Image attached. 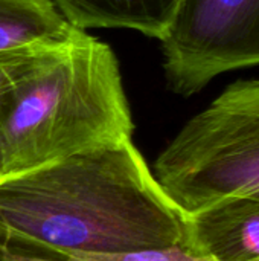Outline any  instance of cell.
<instances>
[{
    "label": "cell",
    "mask_w": 259,
    "mask_h": 261,
    "mask_svg": "<svg viewBox=\"0 0 259 261\" xmlns=\"http://www.w3.org/2000/svg\"><path fill=\"white\" fill-rule=\"evenodd\" d=\"M153 174L186 216L227 197L259 200V78L234 81L191 118Z\"/></svg>",
    "instance_id": "3957f363"
},
{
    "label": "cell",
    "mask_w": 259,
    "mask_h": 261,
    "mask_svg": "<svg viewBox=\"0 0 259 261\" xmlns=\"http://www.w3.org/2000/svg\"><path fill=\"white\" fill-rule=\"evenodd\" d=\"M189 245L215 261H259V200L227 197L188 216Z\"/></svg>",
    "instance_id": "5b68a950"
},
{
    "label": "cell",
    "mask_w": 259,
    "mask_h": 261,
    "mask_svg": "<svg viewBox=\"0 0 259 261\" xmlns=\"http://www.w3.org/2000/svg\"><path fill=\"white\" fill-rule=\"evenodd\" d=\"M26 261H215L197 252L189 245H174L166 248L139 249L113 254H40Z\"/></svg>",
    "instance_id": "ba28073f"
},
{
    "label": "cell",
    "mask_w": 259,
    "mask_h": 261,
    "mask_svg": "<svg viewBox=\"0 0 259 261\" xmlns=\"http://www.w3.org/2000/svg\"><path fill=\"white\" fill-rule=\"evenodd\" d=\"M0 261H26V260H17V258H11V257L5 255L3 252H0Z\"/></svg>",
    "instance_id": "30bf717a"
},
{
    "label": "cell",
    "mask_w": 259,
    "mask_h": 261,
    "mask_svg": "<svg viewBox=\"0 0 259 261\" xmlns=\"http://www.w3.org/2000/svg\"><path fill=\"white\" fill-rule=\"evenodd\" d=\"M133 130L116 54L76 29L6 96L0 116L3 179L131 139Z\"/></svg>",
    "instance_id": "7a4b0ae2"
},
{
    "label": "cell",
    "mask_w": 259,
    "mask_h": 261,
    "mask_svg": "<svg viewBox=\"0 0 259 261\" xmlns=\"http://www.w3.org/2000/svg\"><path fill=\"white\" fill-rule=\"evenodd\" d=\"M174 245H189L188 216L131 139L0 180V252L12 258Z\"/></svg>",
    "instance_id": "6da1fadb"
},
{
    "label": "cell",
    "mask_w": 259,
    "mask_h": 261,
    "mask_svg": "<svg viewBox=\"0 0 259 261\" xmlns=\"http://www.w3.org/2000/svg\"><path fill=\"white\" fill-rule=\"evenodd\" d=\"M76 29H133L162 40L180 0H52Z\"/></svg>",
    "instance_id": "8992f818"
},
{
    "label": "cell",
    "mask_w": 259,
    "mask_h": 261,
    "mask_svg": "<svg viewBox=\"0 0 259 261\" xmlns=\"http://www.w3.org/2000/svg\"><path fill=\"white\" fill-rule=\"evenodd\" d=\"M75 31L52 0H0V54L60 44Z\"/></svg>",
    "instance_id": "52a82bcc"
},
{
    "label": "cell",
    "mask_w": 259,
    "mask_h": 261,
    "mask_svg": "<svg viewBox=\"0 0 259 261\" xmlns=\"http://www.w3.org/2000/svg\"><path fill=\"white\" fill-rule=\"evenodd\" d=\"M160 43L168 87L198 93L221 73L259 66V0H180Z\"/></svg>",
    "instance_id": "277c9868"
},
{
    "label": "cell",
    "mask_w": 259,
    "mask_h": 261,
    "mask_svg": "<svg viewBox=\"0 0 259 261\" xmlns=\"http://www.w3.org/2000/svg\"><path fill=\"white\" fill-rule=\"evenodd\" d=\"M55 46L58 44L37 46V47H27L21 50L0 54V116H2V109L6 101V96L9 95L12 87L34 66H37L40 60ZM2 179H3V158H2V148H0V180Z\"/></svg>",
    "instance_id": "9c48e42d"
}]
</instances>
